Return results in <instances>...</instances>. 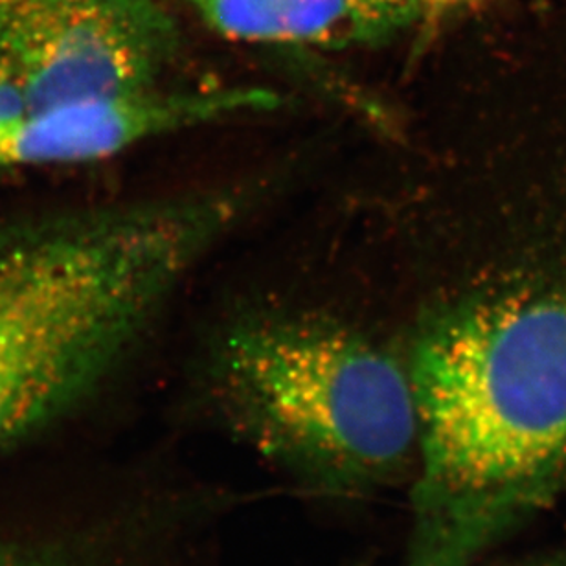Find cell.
I'll list each match as a JSON object with an SVG mask.
<instances>
[{"instance_id": "obj_9", "label": "cell", "mask_w": 566, "mask_h": 566, "mask_svg": "<svg viewBox=\"0 0 566 566\" xmlns=\"http://www.w3.org/2000/svg\"><path fill=\"white\" fill-rule=\"evenodd\" d=\"M0 566H46L43 563L32 562L27 557L11 556V554H0Z\"/></svg>"}, {"instance_id": "obj_11", "label": "cell", "mask_w": 566, "mask_h": 566, "mask_svg": "<svg viewBox=\"0 0 566 566\" xmlns=\"http://www.w3.org/2000/svg\"><path fill=\"white\" fill-rule=\"evenodd\" d=\"M566 566V565H565Z\"/></svg>"}, {"instance_id": "obj_3", "label": "cell", "mask_w": 566, "mask_h": 566, "mask_svg": "<svg viewBox=\"0 0 566 566\" xmlns=\"http://www.w3.org/2000/svg\"><path fill=\"white\" fill-rule=\"evenodd\" d=\"M216 385L269 454L335 482H371L416 457L409 366L349 327L262 318L224 337Z\"/></svg>"}, {"instance_id": "obj_1", "label": "cell", "mask_w": 566, "mask_h": 566, "mask_svg": "<svg viewBox=\"0 0 566 566\" xmlns=\"http://www.w3.org/2000/svg\"><path fill=\"white\" fill-rule=\"evenodd\" d=\"M407 366L415 566H465L566 482V287L465 300L424 327Z\"/></svg>"}, {"instance_id": "obj_2", "label": "cell", "mask_w": 566, "mask_h": 566, "mask_svg": "<svg viewBox=\"0 0 566 566\" xmlns=\"http://www.w3.org/2000/svg\"><path fill=\"white\" fill-rule=\"evenodd\" d=\"M240 210L212 193L0 227V451L107 376Z\"/></svg>"}, {"instance_id": "obj_7", "label": "cell", "mask_w": 566, "mask_h": 566, "mask_svg": "<svg viewBox=\"0 0 566 566\" xmlns=\"http://www.w3.org/2000/svg\"><path fill=\"white\" fill-rule=\"evenodd\" d=\"M27 99L10 66L0 60V132L27 113Z\"/></svg>"}, {"instance_id": "obj_6", "label": "cell", "mask_w": 566, "mask_h": 566, "mask_svg": "<svg viewBox=\"0 0 566 566\" xmlns=\"http://www.w3.org/2000/svg\"><path fill=\"white\" fill-rule=\"evenodd\" d=\"M230 41L344 50L387 43L423 13L421 0H185Z\"/></svg>"}, {"instance_id": "obj_10", "label": "cell", "mask_w": 566, "mask_h": 566, "mask_svg": "<svg viewBox=\"0 0 566 566\" xmlns=\"http://www.w3.org/2000/svg\"><path fill=\"white\" fill-rule=\"evenodd\" d=\"M463 2H468V0H421V4H423L424 10H449V8H454V6L463 4Z\"/></svg>"}, {"instance_id": "obj_4", "label": "cell", "mask_w": 566, "mask_h": 566, "mask_svg": "<svg viewBox=\"0 0 566 566\" xmlns=\"http://www.w3.org/2000/svg\"><path fill=\"white\" fill-rule=\"evenodd\" d=\"M177 46L157 0H39L0 28L28 111L158 87Z\"/></svg>"}, {"instance_id": "obj_8", "label": "cell", "mask_w": 566, "mask_h": 566, "mask_svg": "<svg viewBox=\"0 0 566 566\" xmlns=\"http://www.w3.org/2000/svg\"><path fill=\"white\" fill-rule=\"evenodd\" d=\"M39 0H0V28Z\"/></svg>"}, {"instance_id": "obj_5", "label": "cell", "mask_w": 566, "mask_h": 566, "mask_svg": "<svg viewBox=\"0 0 566 566\" xmlns=\"http://www.w3.org/2000/svg\"><path fill=\"white\" fill-rule=\"evenodd\" d=\"M280 104L282 98L271 88L234 85L153 87L28 111L0 132V168L94 163L142 142L269 113Z\"/></svg>"}]
</instances>
